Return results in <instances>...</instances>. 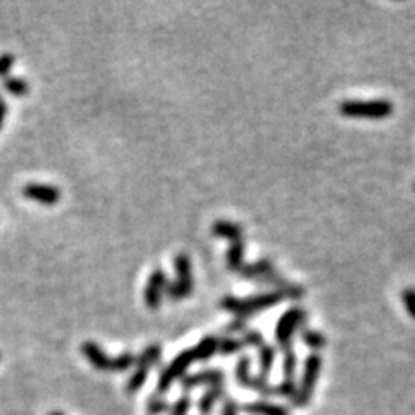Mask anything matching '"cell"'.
<instances>
[{
    "label": "cell",
    "instance_id": "1",
    "mask_svg": "<svg viewBox=\"0 0 415 415\" xmlns=\"http://www.w3.org/2000/svg\"><path fill=\"white\" fill-rule=\"evenodd\" d=\"M286 299L280 290H272V293H263L256 294L251 297H235V296H225L220 301V306L223 310L230 311L235 317H244L249 318L251 315L258 313V311L268 310V308L275 306L279 301Z\"/></svg>",
    "mask_w": 415,
    "mask_h": 415
},
{
    "label": "cell",
    "instance_id": "2",
    "mask_svg": "<svg viewBox=\"0 0 415 415\" xmlns=\"http://www.w3.org/2000/svg\"><path fill=\"white\" fill-rule=\"evenodd\" d=\"M82 353L86 356V360H89V363L93 369L102 370V372H123V370H128L137 362V358L130 351L121 353L118 356H109L93 341L83 342Z\"/></svg>",
    "mask_w": 415,
    "mask_h": 415
},
{
    "label": "cell",
    "instance_id": "3",
    "mask_svg": "<svg viewBox=\"0 0 415 415\" xmlns=\"http://www.w3.org/2000/svg\"><path fill=\"white\" fill-rule=\"evenodd\" d=\"M394 106L391 100H342L339 113L344 118H362V120H386L393 114Z\"/></svg>",
    "mask_w": 415,
    "mask_h": 415
},
{
    "label": "cell",
    "instance_id": "4",
    "mask_svg": "<svg viewBox=\"0 0 415 415\" xmlns=\"http://www.w3.org/2000/svg\"><path fill=\"white\" fill-rule=\"evenodd\" d=\"M175 282H168L165 294L175 301L185 299L194 290L192 265H190V258L185 252H180V255L175 256Z\"/></svg>",
    "mask_w": 415,
    "mask_h": 415
},
{
    "label": "cell",
    "instance_id": "5",
    "mask_svg": "<svg viewBox=\"0 0 415 415\" xmlns=\"http://www.w3.org/2000/svg\"><path fill=\"white\" fill-rule=\"evenodd\" d=\"M304 320H306V311L301 306H293L280 315L275 325V341L284 351L293 348L294 334L297 332V329L303 327Z\"/></svg>",
    "mask_w": 415,
    "mask_h": 415
},
{
    "label": "cell",
    "instance_id": "6",
    "mask_svg": "<svg viewBox=\"0 0 415 415\" xmlns=\"http://www.w3.org/2000/svg\"><path fill=\"white\" fill-rule=\"evenodd\" d=\"M322 370V356L318 353H310L304 360L303 377H301L299 387L294 396V407H306L311 400V394L315 391V384H317L318 377H320Z\"/></svg>",
    "mask_w": 415,
    "mask_h": 415
},
{
    "label": "cell",
    "instance_id": "7",
    "mask_svg": "<svg viewBox=\"0 0 415 415\" xmlns=\"http://www.w3.org/2000/svg\"><path fill=\"white\" fill-rule=\"evenodd\" d=\"M159 356H161V346L159 344L145 346L144 351L138 355L137 362H135L137 363V369H135V372L131 374L130 379H128V382H127L128 394L137 393V391L144 386L145 380H147L149 370H151V367H154L156 363H158Z\"/></svg>",
    "mask_w": 415,
    "mask_h": 415
},
{
    "label": "cell",
    "instance_id": "8",
    "mask_svg": "<svg viewBox=\"0 0 415 415\" xmlns=\"http://www.w3.org/2000/svg\"><path fill=\"white\" fill-rule=\"evenodd\" d=\"M192 362H196V360H194L192 348L183 349L182 353H178V355L172 360V363L163 370L161 376H159L158 393L165 394L176 379H180V377L183 379V374H185V370L189 369V365Z\"/></svg>",
    "mask_w": 415,
    "mask_h": 415
},
{
    "label": "cell",
    "instance_id": "9",
    "mask_svg": "<svg viewBox=\"0 0 415 415\" xmlns=\"http://www.w3.org/2000/svg\"><path fill=\"white\" fill-rule=\"evenodd\" d=\"M235 379L242 387L263 394V396L275 394V387L270 386L266 379H261L259 376H251V362H249L248 356H242L235 365Z\"/></svg>",
    "mask_w": 415,
    "mask_h": 415
},
{
    "label": "cell",
    "instance_id": "10",
    "mask_svg": "<svg viewBox=\"0 0 415 415\" xmlns=\"http://www.w3.org/2000/svg\"><path fill=\"white\" fill-rule=\"evenodd\" d=\"M168 277H166V273L161 268L154 270L149 275L147 286H145L144 290V301L149 310H158L161 306V301L166 293V287H168Z\"/></svg>",
    "mask_w": 415,
    "mask_h": 415
},
{
    "label": "cell",
    "instance_id": "11",
    "mask_svg": "<svg viewBox=\"0 0 415 415\" xmlns=\"http://www.w3.org/2000/svg\"><path fill=\"white\" fill-rule=\"evenodd\" d=\"M23 196L26 199L35 201V203L52 206L61 201V190L59 187L47 185V183H28L23 187Z\"/></svg>",
    "mask_w": 415,
    "mask_h": 415
},
{
    "label": "cell",
    "instance_id": "12",
    "mask_svg": "<svg viewBox=\"0 0 415 415\" xmlns=\"http://www.w3.org/2000/svg\"><path fill=\"white\" fill-rule=\"evenodd\" d=\"M225 380V374L223 370L218 369H210V370H201V372L192 374V376H185L182 379V386L183 389H192V387H199V386H220L223 384Z\"/></svg>",
    "mask_w": 415,
    "mask_h": 415
},
{
    "label": "cell",
    "instance_id": "13",
    "mask_svg": "<svg viewBox=\"0 0 415 415\" xmlns=\"http://www.w3.org/2000/svg\"><path fill=\"white\" fill-rule=\"evenodd\" d=\"M211 232L214 237L227 239L228 242L242 241V235H244V228L230 220H216L211 225Z\"/></svg>",
    "mask_w": 415,
    "mask_h": 415
},
{
    "label": "cell",
    "instance_id": "14",
    "mask_svg": "<svg viewBox=\"0 0 415 415\" xmlns=\"http://www.w3.org/2000/svg\"><path fill=\"white\" fill-rule=\"evenodd\" d=\"M218 346H220V338H216V335H206V338L201 339L192 348L194 360L196 362H206L214 353H218Z\"/></svg>",
    "mask_w": 415,
    "mask_h": 415
},
{
    "label": "cell",
    "instance_id": "15",
    "mask_svg": "<svg viewBox=\"0 0 415 415\" xmlns=\"http://www.w3.org/2000/svg\"><path fill=\"white\" fill-rule=\"evenodd\" d=\"M223 396H225L223 384H220V386L208 387V391L203 394V396H201V400H199V412H201V414L210 415L211 412H213L214 405H216L218 401H220Z\"/></svg>",
    "mask_w": 415,
    "mask_h": 415
},
{
    "label": "cell",
    "instance_id": "16",
    "mask_svg": "<svg viewBox=\"0 0 415 415\" xmlns=\"http://www.w3.org/2000/svg\"><path fill=\"white\" fill-rule=\"evenodd\" d=\"M244 410L248 412L249 415H289V412L280 407V405H273L263 400L244 405Z\"/></svg>",
    "mask_w": 415,
    "mask_h": 415
},
{
    "label": "cell",
    "instance_id": "17",
    "mask_svg": "<svg viewBox=\"0 0 415 415\" xmlns=\"http://www.w3.org/2000/svg\"><path fill=\"white\" fill-rule=\"evenodd\" d=\"M227 268L232 272H241V268L244 266V242L235 241L230 242L227 249Z\"/></svg>",
    "mask_w": 415,
    "mask_h": 415
},
{
    "label": "cell",
    "instance_id": "18",
    "mask_svg": "<svg viewBox=\"0 0 415 415\" xmlns=\"http://www.w3.org/2000/svg\"><path fill=\"white\" fill-rule=\"evenodd\" d=\"M258 358H259V377L266 379L268 374L272 372L273 360H275V348L268 342H263L258 348Z\"/></svg>",
    "mask_w": 415,
    "mask_h": 415
},
{
    "label": "cell",
    "instance_id": "19",
    "mask_svg": "<svg viewBox=\"0 0 415 415\" xmlns=\"http://www.w3.org/2000/svg\"><path fill=\"white\" fill-rule=\"evenodd\" d=\"M301 339H303L308 348L315 349V351H320L327 344V338L320 331H315V329L310 327L301 329Z\"/></svg>",
    "mask_w": 415,
    "mask_h": 415
},
{
    "label": "cell",
    "instance_id": "20",
    "mask_svg": "<svg viewBox=\"0 0 415 415\" xmlns=\"http://www.w3.org/2000/svg\"><path fill=\"white\" fill-rule=\"evenodd\" d=\"M3 89L16 97H24L30 92V85H28L26 80L17 78V76H9V78L3 80Z\"/></svg>",
    "mask_w": 415,
    "mask_h": 415
},
{
    "label": "cell",
    "instance_id": "21",
    "mask_svg": "<svg viewBox=\"0 0 415 415\" xmlns=\"http://www.w3.org/2000/svg\"><path fill=\"white\" fill-rule=\"evenodd\" d=\"M296 365H297V356L296 351L293 348L286 349L284 351V379L287 380H294V374H296Z\"/></svg>",
    "mask_w": 415,
    "mask_h": 415
},
{
    "label": "cell",
    "instance_id": "22",
    "mask_svg": "<svg viewBox=\"0 0 415 415\" xmlns=\"http://www.w3.org/2000/svg\"><path fill=\"white\" fill-rule=\"evenodd\" d=\"M242 348H246V344L242 342V339H235V338H223L220 339V346H218V351L221 355H234V353H239Z\"/></svg>",
    "mask_w": 415,
    "mask_h": 415
},
{
    "label": "cell",
    "instance_id": "23",
    "mask_svg": "<svg viewBox=\"0 0 415 415\" xmlns=\"http://www.w3.org/2000/svg\"><path fill=\"white\" fill-rule=\"evenodd\" d=\"M242 342H244L246 346H252V348L258 349L259 346L265 342V339H263L261 332L255 331V329H246L244 332H242Z\"/></svg>",
    "mask_w": 415,
    "mask_h": 415
},
{
    "label": "cell",
    "instance_id": "24",
    "mask_svg": "<svg viewBox=\"0 0 415 415\" xmlns=\"http://www.w3.org/2000/svg\"><path fill=\"white\" fill-rule=\"evenodd\" d=\"M401 299H403L407 313L415 320V287H405L401 293Z\"/></svg>",
    "mask_w": 415,
    "mask_h": 415
},
{
    "label": "cell",
    "instance_id": "25",
    "mask_svg": "<svg viewBox=\"0 0 415 415\" xmlns=\"http://www.w3.org/2000/svg\"><path fill=\"white\" fill-rule=\"evenodd\" d=\"M168 408H169L168 401L161 400V398H158V396L149 398V403H147V414L149 415H161V414H165Z\"/></svg>",
    "mask_w": 415,
    "mask_h": 415
},
{
    "label": "cell",
    "instance_id": "26",
    "mask_svg": "<svg viewBox=\"0 0 415 415\" xmlns=\"http://www.w3.org/2000/svg\"><path fill=\"white\" fill-rule=\"evenodd\" d=\"M16 64V57L10 52H3L0 54V78H9V73L12 66Z\"/></svg>",
    "mask_w": 415,
    "mask_h": 415
},
{
    "label": "cell",
    "instance_id": "27",
    "mask_svg": "<svg viewBox=\"0 0 415 415\" xmlns=\"http://www.w3.org/2000/svg\"><path fill=\"white\" fill-rule=\"evenodd\" d=\"M296 380H287L284 379L282 382L279 384V386H275V394H279V396H286V398H294L296 396Z\"/></svg>",
    "mask_w": 415,
    "mask_h": 415
},
{
    "label": "cell",
    "instance_id": "28",
    "mask_svg": "<svg viewBox=\"0 0 415 415\" xmlns=\"http://www.w3.org/2000/svg\"><path fill=\"white\" fill-rule=\"evenodd\" d=\"M190 408V398L189 396H180L175 401L172 408H169V415H187Z\"/></svg>",
    "mask_w": 415,
    "mask_h": 415
},
{
    "label": "cell",
    "instance_id": "29",
    "mask_svg": "<svg viewBox=\"0 0 415 415\" xmlns=\"http://www.w3.org/2000/svg\"><path fill=\"white\" fill-rule=\"evenodd\" d=\"M246 324H248V318L244 317H235L230 324L227 325V334H235V332H244Z\"/></svg>",
    "mask_w": 415,
    "mask_h": 415
},
{
    "label": "cell",
    "instance_id": "30",
    "mask_svg": "<svg viewBox=\"0 0 415 415\" xmlns=\"http://www.w3.org/2000/svg\"><path fill=\"white\" fill-rule=\"evenodd\" d=\"M221 415H239L237 401H234V400L225 401L223 408H221Z\"/></svg>",
    "mask_w": 415,
    "mask_h": 415
},
{
    "label": "cell",
    "instance_id": "31",
    "mask_svg": "<svg viewBox=\"0 0 415 415\" xmlns=\"http://www.w3.org/2000/svg\"><path fill=\"white\" fill-rule=\"evenodd\" d=\"M6 116H7V104L3 102L2 99H0V130H2L3 121H6Z\"/></svg>",
    "mask_w": 415,
    "mask_h": 415
},
{
    "label": "cell",
    "instance_id": "32",
    "mask_svg": "<svg viewBox=\"0 0 415 415\" xmlns=\"http://www.w3.org/2000/svg\"><path fill=\"white\" fill-rule=\"evenodd\" d=\"M48 415H64V414H62V412L55 410V412H50V414H48Z\"/></svg>",
    "mask_w": 415,
    "mask_h": 415
},
{
    "label": "cell",
    "instance_id": "33",
    "mask_svg": "<svg viewBox=\"0 0 415 415\" xmlns=\"http://www.w3.org/2000/svg\"><path fill=\"white\" fill-rule=\"evenodd\" d=\"M414 189H415V183H414Z\"/></svg>",
    "mask_w": 415,
    "mask_h": 415
}]
</instances>
